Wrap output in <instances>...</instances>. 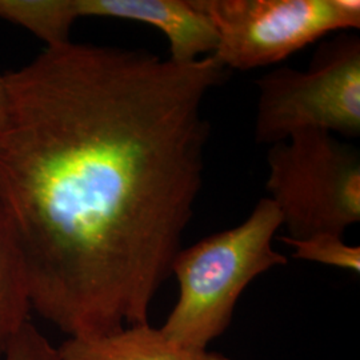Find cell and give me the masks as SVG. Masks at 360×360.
Returning a JSON list of instances; mask_svg holds the SVG:
<instances>
[{"instance_id": "6da1fadb", "label": "cell", "mask_w": 360, "mask_h": 360, "mask_svg": "<svg viewBox=\"0 0 360 360\" xmlns=\"http://www.w3.org/2000/svg\"><path fill=\"white\" fill-rule=\"evenodd\" d=\"M7 74L0 200L31 309L68 336L148 323L203 186L214 56L72 40Z\"/></svg>"}, {"instance_id": "7a4b0ae2", "label": "cell", "mask_w": 360, "mask_h": 360, "mask_svg": "<svg viewBox=\"0 0 360 360\" xmlns=\"http://www.w3.org/2000/svg\"><path fill=\"white\" fill-rule=\"evenodd\" d=\"M281 227L279 210L263 198L240 224L181 248L171 267L179 299L160 331L183 347L207 349L229 328L251 282L287 264V257L272 245Z\"/></svg>"}, {"instance_id": "3957f363", "label": "cell", "mask_w": 360, "mask_h": 360, "mask_svg": "<svg viewBox=\"0 0 360 360\" xmlns=\"http://www.w3.org/2000/svg\"><path fill=\"white\" fill-rule=\"evenodd\" d=\"M266 190L288 239L343 236L360 221V153L333 134L307 129L267 151Z\"/></svg>"}, {"instance_id": "277c9868", "label": "cell", "mask_w": 360, "mask_h": 360, "mask_svg": "<svg viewBox=\"0 0 360 360\" xmlns=\"http://www.w3.org/2000/svg\"><path fill=\"white\" fill-rule=\"evenodd\" d=\"M255 141L285 142L307 129L347 138L360 135V39L324 41L304 71L281 67L257 80Z\"/></svg>"}, {"instance_id": "5b68a950", "label": "cell", "mask_w": 360, "mask_h": 360, "mask_svg": "<svg viewBox=\"0 0 360 360\" xmlns=\"http://www.w3.org/2000/svg\"><path fill=\"white\" fill-rule=\"evenodd\" d=\"M214 27L226 70L276 65L318 39L360 27L359 0H191Z\"/></svg>"}, {"instance_id": "8992f818", "label": "cell", "mask_w": 360, "mask_h": 360, "mask_svg": "<svg viewBox=\"0 0 360 360\" xmlns=\"http://www.w3.org/2000/svg\"><path fill=\"white\" fill-rule=\"evenodd\" d=\"M80 18H114L159 30L168 40V59L188 65L212 56L218 46L214 27L191 0H77Z\"/></svg>"}, {"instance_id": "52a82bcc", "label": "cell", "mask_w": 360, "mask_h": 360, "mask_svg": "<svg viewBox=\"0 0 360 360\" xmlns=\"http://www.w3.org/2000/svg\"><path fill=\"white\" fill-rule=\"evenodd\" d=\"M58 351L60 360H231L179 346L148 323L107 334L68 336Z\"/></svg>"}, {"instance_id": "ba28073f", "label": "cell", "mask_w": 360, "mask_h": 360, "mask_svg": "<svg viewBox=\"0 0 360 360\" xmlns=\"http://www.w3.org/2000/svg\"><path fill=\"white\" fill-rule=\"evenodd\" d=\"M31 311L26 270L13 223L0 200V359Z\"/></svg>"}, {"instance_id": "9c48e42d", "label": "cell", "mask_w": 360, "mask_h": 360, "mask_svg": "<svg viewBox=\"0 0 360 360\" xmlns=\"http://www.w3.org/2000/svg\"><path fill=\"white\" fill-rule=\"evenodd\" d=\"M0 18L26 28L46 49L70 43L71 28L80 19L77 0H0Z\"/></svg>"}, {"instance_id": "30bf717a", "label": "cell", "mask_w": 360, "mask_h": 360, "mask_svg": "<svg viewBox=\"0 0 360 360\" xmlns=\"http://www.w3.org/2000/svg\"><path fill=\"white\" fill-rule=\"evenodd\" d=\"M282 240L294 248L292 257L295 259L359 274L360 248L358 245H347L340 235L319 233L299 240L282 236Z\"/></svg>"}, {"instance_id": "8fae6325", "label": "cell", "mask_w": 360, "mask_h": 360, "mask_svg": "<svg viewBox=\"0 0 360 360\" xmlns=\"http://www.w3.org/2000/svg\"><path fill=\"white\" fill-rule=\"evenodd\" d=\"M1 360H60L58 348L27 321L6 348Z\"/></svg>"}, {"instance_id": "7c38bea8", "label": "cell", "mask_w": 360, "mask_h": 360, "mask_svg": "<svg viewBox=\"0 0 360 360\" xmlns=\"http://www.w3.org/2000/svg\"><path fill=\"white\" fill-rule=\"evenodd\" d=\"M11 110V96L7 82V74L0 72V136L8 124Z\"/></svg>"}]
</instances>
